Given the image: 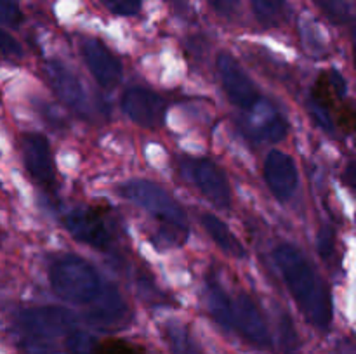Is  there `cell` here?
Here are the masks:
<instances>
[{"label":"cell","mask_w":356,"mask_h":354,"mask_svg":"<svg viewBox=\"0 0 356 354\" xmlns=\"http://www.w3.org/2000/svg\"><path fill=\"white\" fill-rule=\"evenodd\" d=\"M233 332H238L240 337L256 349L268 351L273 347L270 326L259 305L247 292H240L233 298Z\"/></svg>","instance_id":"30bf717a"},{"label":"cell","mask_w":356,"mask_h":354,"mask_svg":"<svg viewBox=\"0 0 356 354\" xmlns=\"http://www.w3.org/2000/svg\"><path fill=\"white\" fill-rule=\"evenodd\" d=\"M179 172L205 200L221 210H228L232 205V184L214 160L207 156H181Z\"/></svg>","instance_id":"5b68a950"},{"label":"cell","mask_w":356,"mask_h":354,"mask_svg":"<svg viewBox=\"0 0 356 354\" xmlns=\"http://www.w3.org/2000/svg\"><path fill=\"white\" fill-rule=\"evenodd\" d=\"M63 226L76 242L89 245L96 250H106L113 245V233L106 221V210L103 207H79L70 210L63 217Z\"/></svg>","instance_id":"52a82bcc"},{"label":"cell","mask_w":356,"mask_h":354,"mask_svg":"<svg viewBox=\"0 0 356 354\" xmlns=\"http://www.w3.org/2000/svg\"><path fill=\"white\" fill-rule=\"evenodd\" d=\"M242 128L243 134L252 141L277 142L285 137L289 124L277 108L261 99L252 110L245 111L242 118Z\"/></svg>","instance_id":"9a60e30c"},{"label":"cell","mask_w":356,"mask_h":354,"mask_svg":"<svg viewBox=\"0 0 356 354\" xmlns=\"http://www.w3.org/2000/svg\"><path fill=\"white\" fill-rule=\"evenodd\" d=\"M200 222L204 226V229L207 231L209 238L219 246V250L226 253L229 257H235V259L243 260L247 257L245 246L242 245L238 238H236L235 233L229 229V226L226 224L222 219H219L218 215L211 214V212H205L200 215Z\"/></svg>","instance_id":"ac0fdd59"},{"label":"cell","mask_w":356,"mask_h":354,"mask_svg":"<svg viewBox=\"0 0 356 354\" xmlns=\"http://www.w3.org/2000/svg\"><path fill=\"white\" fill-rule=\"evenodd\" d=\"M86 321L99 332H117L131 323V309L115 285L108 283L96 304L87 309Z\"/></svg>","instance_id":"5bb4252c"},{"label":"cell","mask_w":356,"mask_h":354,"mask_svg":"<svg viewBox=\"0 0 356 354\" xmlns=\"http://www.w3.org/2000/svg\"><path fill=\"white\" fill-rule=\"evenodd\" d=\"M0 56L7 59L23 58V47H21L19 42L13 35L7 33L6 30H2V28H0Z\"/></svg>","instance_id":"f1b7e54d"},{"label":"cell","mask_w":356,"mask_h":354,"mask_svg":"<svg viewBox=\"0 0 356 354\" xmlns=\"http://www.w3.org/2000/svg\"><path fill=\"white\" fill-rule=\"evenodd\" d=\"M240 2L242 0H209V3L212 6V9L222 17H232L235 16L236 10H238Z\"/></svg>","instance_id":"f546056e"},{"label":"cell","mask_w":356,"mask_h":354,"mask_svg":"<svg viewBox=\"0 0 356 354\" xmlns=\"http://www.w3.org/2000/svg\"><path fill=\"white\" fill-rule=\"evenodd\" d=\"M216 66H218V75L226 92V97H228L233 106H236L245 113L263 99V94L257 89L254 80L247 75L242 65L232 54L221 52L216 59Z\"/></svg>","instance_id":"9c48e42d"},{"label":"cell","mask_w":356,"mask_h":354,"mask_svg":"<svg viewBox=\"0 0 356 354\" xmlns=\"http://www.w3.org/2000/svg\"><path fill=\"white\" fill-rule=\"evenodd\" d=\"M316 248H318L320 257L330 262L336 255V233H334L332 226H323L320 229L318 236H316Z\"/></svg>","instance_id":"484cf974"},{"label":"cell","mask_w":356,"mask_h":354,"mask_svg":"<svg viewBox=\"0 0 356 354\" xmlns=\"http://www.w3.org/2000/svg\"><path fill=\"white\" fill-rule=\"evenodd\" d=\"M23 21V10L16 0H0V24L19 26Z\"/></svg>","instance_id":"83f0119b"},{"label":"cell","mask_w":356,"mask_h":354,"mask_svg":"<svg viewBox=\"0 0 356 354\" xmlns=\"http://www.w3.org/2000/svg\"><path fill=\"white\" fill-rule=\"evenodd\" d=\"M353 179H355V163L350 162V163H348V167H346V174H344V180H346L348 186H350L351 189L355 187Z\"/></svg>","instance_id":"4dcf8cb0"},{"label":"cell","mask_w":356,"mask_h":354,"mask_svg":"<svg viewBox=\"0 0 356 354\" xmlns=\"http://www.w3.org/2000/svg\"><path fill=\"white\" fill-rule=\"evenodd\" d=\"M82 58L90 75L103 89H115L122 82L124 66L122 61L97 38H86L80 45Z\"/></svg>","instance_id":"2e32d148"},{"label":"cell","mask_w":356,"mask_h":354,"mask_svg":"<svg viewBox=\"0 0 356 354\" xmlns=\"http://www.w3.org/2000/svg\"><path fill=\"white\" fill-rule=\"evenodd\" d=\"M92 354H145V349L125 339H106L96 344Z\"/></svg>","instance_id":"603a6c76"},{"label":"cell","mask_w":356,"mask_h":354,"mask_svg":"<svg viewBox=\"0 0 356 354\" xmlns=\"http://www.w3.org/2000/svg\"><path fill=\"white\" fill-rule=\"evenodd\" d=\"M320 10L334 23H348L351 17L350 3L348 0H313Z\"/></svg>","instance_id":"cb8c5ba5"},{"label":"cell","mask_w":356,"mask_h":354,"mask_svg":"<svg viewBox=\"0 0 356 354\" xmlns=\"http://www.w3.org/2000/svg\"><path fill=\"white\" fill-rule=\"evenodd\" d=\"M120 108L129 120L145 128H156L163 125L167 106L165 101L146 87H129L120 99Z\"/></svg>","instance_id":"4fadbf2b"},{"label":"cell","mask_w":356,"mask_h":354,"mask_svg":"<svg viewBox=\"0 0 356 354\" xmlns=\"http://www.w3.org/2000/svg\"><path fill=\"white\" fill-rule=\"evenodd\" d=\"M263 176L270 193L280 203H289L298 193L299 170L296 160L280 149H271L266 155Z\"/></svg>","instance_id":"7c38bea8"},{"label":"cell","mask_w":356,"mask_h":354,"mask_svg":"<svg viewBox=\"0 0 356 354\" xmlns=\"http://www.w3.org/2000/svg\"><path fill=\"white\" fill-rule=\"evenodd\" d=\"M348 83L337 69H327L318 75L309 92V113L318 127L332 134L336 130L334 113L339 103L346 99Z\"/></svg>","instance_id":"8992f818"},{"label":"cell","mask_w":356,"mask_h":354,"mask_svg":"<svg viewBox=\"0 0 356 354\" xmlns=\"http://www.w3.org/2000/svg\"><path fill=\"white\" fill-rule=\"evenodd\" d=\"M101 3H103L110 12L124 17H131L139 14L143 6L141 0H101Z\"/></svg>","instance_id":"4316f807"},{"label":"cell","mask_w":356,"mask_h":354,"mask_svg":"<svg viewBox=\"0 0 356 354\" xmlns=\"http://www.w3.org/2000/svg\"><path fill=\"white\" fill-rule=\"evenodd\" d=\"M355 121L356 113L353 103L344 99L343 103H339V106L336 108V113H334V125L339 127L346 135H351L355 132Z\"/></svg>","instance_id":"d4e9b609"},{"label":"cell","mask_w":356,"mask_h":354,"mask_svg":"<svg viewBox=\"0 0 356 354\" xmlns=\"http://www.w3.org/2000/svg\"><path fill=\"white\" fill-rule=\"evenodd\" d=\"M118 194L152 215L172 243H184L190 235V222L179 201L162 186L146 179H132L118 186Z\"/></svg>","instance_id":"277c9868"},{"label":"cell","mask_w":356,"mask_h":354,"mask_svg":"<svg viewBox=\"0 0 356 354\" xmlns=\"http://www.w3.org/2000/svg\"><path fill=\"white\" fill-rule=\"evenodd\" d=\"M97 340L92 333L75 328L63 339L61 349L65 354H92Z\"/></svg>","instance_id":"44dd1931"},{"label":"cell","mask_w":356,"mask_h":354,"mask_svg":"<svg viewBox=\"0 0 356 354\" xmlns=\"http://www.w3.org/2000/svg\"><path fill=\"white\" fill-rule=\"evenodd\" d=\"M162 337L170 354H204L200 344L191 333L190 326L169 319L162 325Z\"/></svg>","instance_id":"d6986e66"},{"label":"cell","mask_w":356,"mask_h":354,"mask_svg":"<svg viewBox=\"0 0 356 354\" xmlns=\"http://www.w3.org/2000/svg\"><path fill=\"white\" fill-rule=\"evenodd\" d=\"M21 158L31 179L44 189L56 187V165L49 139L38 132L21 135Z\"/></svg>","instance_id":"8fae6325"},{"label":"cell","mask_w":356,"mask_h":354,"mask_svg":"<svg viewBox=\"0 0 356 354\" xmlns=\"http://www.w3.org/2000/svg\"><path fill=\"white\" fill-rule=\"evenodd\" d=\"M205 305L209 314L226 332L233 330V298L214 273L205 276Z\"/></svg>","instance_id":"e0dca14e"},{"label":"cell","mask_w":356,"mask_h":354,"mask_svg":"<svg viewBox=\"0 0 356 354\" xmlns=\"http://www.w3.org/2000/svg\"><path fill=\"white\" fill-rule=\"evenodd\" d=\"M278 340H280L282 351L285 354H299L301 340H299L294 321L287 312H282L280 319H278Z\"/></svg>","instance_id":"7402d4cb"},{"label":"cell","mask_w":356,"mask_h":354,"mask_svg":"<svg viewBox=\"0 0 356 354\" xmlns=\"http://www.w3.org/2000/svg\"><path fill=\"white\" fill-rule=\"evenodd\" d=\"M14 326L24 353L56 354L58 344L79 328V318L61 305H31L17 311Z\"/></svg>","instance_id":"7a4b0ae2"},{"label":"cell","mask_w":356,"mask_h":354,"mask_svg":"<svg viewBox=\"0 0 356 354\" xmlns=\"http://www.w3.org/2000/svg\"><path fill=\"white\" fill-rule=\"evenodd\" d=\"M252 10L263 26H275L285 14V0H252Z\"/></svg>","instance_id":"ffe728a7"},{"label":"cell","mask_w":356,"mask_h":354,"mask_svg":"<svg viewBox=\"0 0 356 354\" xmlns=\"http://www.w3.org/2000/svg\"><path fill=\"white\" fill-rule=\"evenodd\" d=\"M49 285L59 301L89 309L103 295L108 281L83 257L61 253L49 264Z\"/></svg>","instance_id":"3957f363"},{"label":"cell","mask_w":356,"mask_h":354,"mask_svg":"<svg viewBox=\"0 0 356 354\" xmlns=\"http://www.w3.org/2000/svg\"><path fill=\"white\" fill-rule=\"evenodd\" d=\"M271 257L306 321L318 332H330L334 321L332 294L308 257L292 243H280Z\"/></svg>","instance_id":"6da1fadb"},{"label":"cell","mask_w":356,"mask_h":354,"mask_svg":"<svg viewBox=\"0 0 356 354\" xmlns=\"http://www.w3.org/2000/svg\"><path fill=\"white\" fill-rule=\"evenodd\" d=\"M44 71L49 85L54 90L56 96L61 99V103L83 120H90L94 115V106L79 76L59 59L45 61Z\"/></svg>","instance_id":"ba28073f"}]
</instances>
